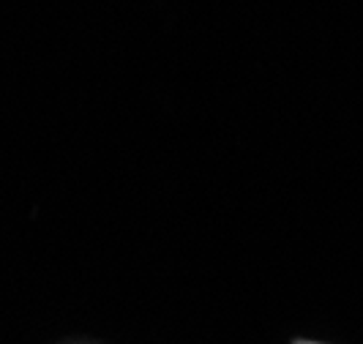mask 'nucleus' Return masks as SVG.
Returning <instances> with one entry per match:
<instances>
[{"label": "nucleus", "mask_w": 363, "mask_h": 344, "mask_svg": "<svg viewBox=\"0 0 363 344\" xmlns=\"http://www.w3.org/2000/svg\"><path fill=\"white\" fill-rule=\"evenodd\" d=\"M292 344H323V342H309V339H295Z\"/></svg>", "instance_id": "1"}]
</instances>
